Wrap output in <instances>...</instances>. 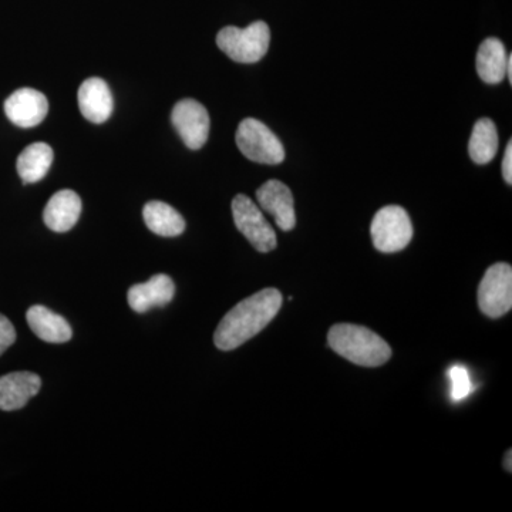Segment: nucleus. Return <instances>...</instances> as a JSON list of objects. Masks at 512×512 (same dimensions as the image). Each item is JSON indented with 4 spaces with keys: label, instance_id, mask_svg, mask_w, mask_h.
<instances>
[{
    "label": "nucleus",
    "instance_id": "f257e3e1",
    "mask_svg": "<svg viewBox=\"0 0 512 512\" xmlns=\"http://www.w3.org/2000/svg\"><path fill=\"white\" fill-rule=\"evenodd\" d=\"M282 308V295L278 289L268 288L256 292L231 309L215 330L214 342L218 349L228 352L244 345L262 332Z\"/></svg>",
    "mask_w": 512,
    "mask_h": 512
},
{
    "label": "nucleus",
    "instance_id": "f03ea898",
    "mask_svg": "<svg viewBox=\"0 0 512 512\" xmlns=\"http://www.w3.org/2000/svg\"><path fill=\"white\" fill-rule=\"evenodd\" d=\"M330 348L355 365L382 366L392 356L389 343L365 326L339 323L329 330Z\"/></svg>",
    "mask_w": 512,
    "mask_h": 512
},
{
    "label": "nucleus",
    "instance_id": "7ed1b4c3",
    "mask_svg": "<svg viewBox=\"0 0 512 512\" xmlns=\"http://www.w3.org/2000/svg\"><path fill=\"white\" fill-rule=\"evenodd\" d=\"M271 30L265 22L251 23L245 29L227 26L217 35V45L222 52L237 63H258L268 53Z\"/></svg>",
    "mask_w": 512,
    "mask_h": 512
},
{
    "label": "nucleus",
    "instance_id": "20e7f679",
    "mask_svg": "<svg viewBox=\"0 0 512 512\" xmlns=\"http://www.w3.org/2000/svg\"><path fill=\"white\" fill-rule=\"evenodd\" d=\"M235 140L239 151L254 163L278 165L285 160L281 140L262 121L251 117L242 120Z\"/></svg>",
    "mask_w": 512,
    "mask_h": 512
},
{
    "label": "nucleus",
    "instance_id": "39448f33",
    "mask_svg": "<svg viewBox=\"0 0 512 512\" xmlns=\"http://www.w3.org/2000/svg\"><path fill=\"white\" fill-rule=\"evenodd\" d=\"M370 234L377 251L394 254L403 251L412 241V220L404 208L399 205H387L376 212Z\"/></svg>",
    "mask_w": 512,
    "mask_h": 512
},
{
    "label": "nucleus",
    "instance_id": "423d86ee",
    "mask_svg": "<svg viewBox=\"0 0 512 512\" xmlns=\"http://www.w3.org/2000/svg\"><path fill=\"white\" fill-rule=\"evenodd\" d=\"M232 217L238 231L251 242L256 251L266 254L276 248V234L261 208L247 195L239 194L232 200Z\"/></svg>",
    "mask_w": 512,
    "mask_h": 512
},
{
    "label": "nucleus",
    "instance_id": "0eeeda50",
    "mask_svg": "<svg viewBox=\"0 0 512 512\" xmlns=\"http://www.w3.org/2000/svg\"><path fill=\"white\" fill-rule=\"evenodd\" d=\"M478 305L481 312L490 318H501L512 308V268L511 265L495 264L485 272L478 288Z\"/></svg>",
    "mask_w": 512,
    "mask_h": 512
},
{
    "label": "nucleus",
    "instance_id": "6e6552de",
    "mask_svg": "<svg viewBox=\"0 0 512 512\" xmlns=\"http://www.w3.org/2000/svg\"><path fill=\"white\" fill-rule=\"evenodd\" d=\"M174 128L190 150H200L210 136V114L200 101H178L171 114Z\"/></svg>",
    "mask_w": 512,
    "mask_h": 512
},
{
    "label": "nucleus",
    "instance_id": "1a4fd4ad",
    "mask_svg": "<svg viewBox=\"0 0 512 512\" xmlns=\"http://www.w3.org/2000/svg\"><path fill=\"white\" fill-rule=\"evenodd\" d=\"M5 113L15 126L36 127L46 119L49 113V101L45 94L25 87L10 94L5 101Z\"/></svg>",
    "mask_w": 512,
    "mask_h": 512
},
{
    "label": "nucleus",
    "instance_id": "9d476101",
    "mask_svg": "<svg viewBox=\"0 0 512 512\" xmlns=\"http://www.w3.org/2000/svg\"><path fill=\"white\" fill-rule=\"evenodd\" d=\"M256 200L262 210L274 217L279 229L288 232L295 228V207H293V195L288 185L278 180L266 181L256 191Z\"/></svg>",
    "mask_w": 512,
    "mask_h": 512
},
{
    "label": "nucleus",
    "instance_id": "9b49d317",
    "mask_svg": "<svg viewBox=\"0 0 512 512\" xmlns=\"http://www.w3.org/2000/svg\"><path fill=\"white\" fill-rule=\"evenodd\" d=\"M175 285L168 275H154L146 284H138L128 289L127 301L137 313H146L153 308H163L173 301Z\"/></svg>",
    "mask_w": 512,
    "mask_h": 512
},
{
    "label": "nucleus",
    "instance_id": "f8f14e48",
    "mask_svg": "<svg viewBox=\"0 0 512 512\" xmlns=\"http://www.w3.org/2000/svg\"><path fill=\"white\" fill-rule=\"evenodd\" d=\"M42 380L35 373L15 372L0 377V410L15 412L23 409L39 393Z\"/></svg>",
    "mask_w": 512,
    "mask_h": 512
},
{
    "label": "nucleus",
    "instance_id": "ddd939ff",
    "mask_svg": "<svg viewBox=\"0 0 512 512\" xmlns=\"http://www.w3.org/2000/svg\"><path fill=\"white\" fill-rule=\"evenodd\" d=\"M79 107L84 119L101 124L110 119L114 109L110 87L99 77H92L82 83L79 89Z\"/></svg>",
    "mask_w": 512,
    "mask_h": 512
},
{
    "label": "nucleus",
    "instance_id": "4468645a",
    "mask_svg": "<svg viewBox=\"0 0 512 512\" xmlns=\"http://www.w3.org/2000/svg\"><path fill=\"white\" fill-rule=\"evenodd\" d=\"M80 214H82V200L77 192L62 190L56 192L47 202L43 220L47 228L62 234L70 231L77 224Z\"/></svg>",
    "mask_w": 512,
    "mask_h": 512
},
{
    "label": "nucleus",
    "instance_id": "2eb2a0df",
    "mask_svg": "<svg viewBox=\"0 0 512 512\" xmlns=\"http://www.w3.org/2000/svg\"><path fill=\"white\" fill-rule=\"evenodd\" d=\"M26 319L37 338L47 343H66L72 339L73 330L69 322L46 306H32L26 313Z\"/></svg>",
    "mask_w": 512,
    "mask_h": 512
},
{
    "label": "nucleus",
    "instance_id": "dca6fc26",
    "mask_svg": "<svg viewBox=\"0 0 512 512\" xmlns=\"http://www.w3.org/2000/svg\"><path fill=\"white\" fill-rule=\"evenodd\" d=\"M507 59L504 43L497 37H488L478 47L476 60L478 76L487 84L503 82Z\"/></svg>",
    "mask_w": 512,
    "mask_h": 512
},
{
    "label": "nucleus",
    "instance_id": "f3484780",
    "mask_svg": "<svg viewBox=\"0 0 512 512\" xmlns=\"http://www.w3.org/2000/svg\"><path fill=\"white\" fill-rule=\"evenodd\" d=\"M143 217L147 228L160 237H178L185 231L183 215L163 201L147 202Z\"/></svg>",
    "mask_w": 512,
    "mask_h": 512
},
{
    "label": "nucleus",
    "instance_id": "a211bd4d",
    "mask_svg": "<svg viewBox=\"0 0 512 512\" xmlns=\"http://www.w3.org/2000/svg\"><path fill=\"white\" fill-rule=\"evenodd\" d=\"M53 158L55 154L49 144L35 143L26 147L20 153L18 164H16L23 183L33 184L43 180L52 167Z\"/></svg>",
    "mask_w": 512,
    "mask_h": 512
},
{
    "label": "nucleus",
    "instance_id": "6ab92c4d",
    "mask_svg": "<svg viewBox=\"0 0 512 512\" xmlns=\"http://www.w3.org/2000/svg\"><path fill=\"white\" fill-rule=\"evenodd\" d=\"M498 151V133L494 121L480 119L471 133L468 143V154L476 164L485 165L491 163Z\"/></svg>",
    "mask_w": 512,
    "mask_h": 512
},
{
    "label": "nucleus",
    "instance_id": "aec40b11",
    "mask_svg": "<svg viewBox=\"0 0 512 512\" xmlns=\"http://www.w3.org/2000/svg\"><path fill=\"white\" fill-rule=\"evenodd\" d=\"M448 377L451 380V399L453 402H461L466 399L468 394L473 390L470 373L466 367L457 365L448 370Z\"/></svg>",
    "mask_w": 512,
    "mask_h": 512
},
{
    "label": "nucleus",
    "instance_id": "412c9836",
    "mask_svg": "<svg viewBox=\"0 0 512 512\" xmlns=\"http://www.w3.org/2000/svg\"><path fill=\"white\" fill-rule=\"evenodd\" d=\"M16 342L15 326L6 316L0 315V356Z\"/></svg>",
    "mask_w": 512,
    "mask_h": 512
},
{
    "label": "nucleus",
    "instance_id": "4be33fe9",
    "mask_svg": "<svg viewBox=\"0 0 512 512\" xmlns=\"http://www.w3.org/2000/svg\"><path fill=\"white\" fill-rule=\"evenodd\" d=\"M503 177L505 183L512 184V141H508L503 158Z\"/></svg>",
    "mask_w": 512,
    "mask_h": 512
},
{
    "label": "nucleus",
    "instance_id": "5701e85b",
    "mask_svg": "<svg viewBox=\"0 0 512 512\" xmlns=\"http://www.w3.org/2000/svg\"><path fill=\"white\" fill-rule=\"evenodd\" d=\"M505 76L508 77L510 83H512V56L508 55L507 67H505Z\"/></svg>",
    "mask_w": 512,
    "mask_h": 512
},
{
    "label": "nucleus",
    "instance_id": "b1692460",
    "mask_svg": "<svg viewBox=\"0 0 512 512\" xmlns=\"http://www.w3.org/2000/svg\"><path fill=\"white\" fill-rule=\"evenodd\" d=\"M511 460H512V451L510 450V451H508L507 456H505V463H504L505 470H508V471L512 470Z\"/></svg>",
    "mask_w": 512,
    "mask_h": 512
}]
</instances>
